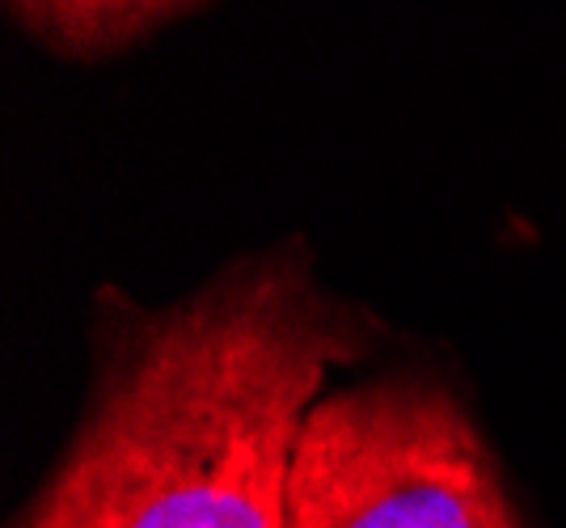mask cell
Segmentation results:
<instances>
[{"mask_svg": "<svg viewBox=\"0 0 566 528\" xmlns=\"http://www.w3.org/2000/svg\"><path fill=\"white\" fill-rule=\"evenodd\" d=\"M385 338L301 241L102 326L76 435L13 528H287V478L334 368Z\"/></svg>", "mask_w": 566, "mask_h": 528, "instance_id": "1", "label": "cell"}, {"mask_svg": "<svg viewBox=\"0 0 566 528\" xmlns=\"http://www.w3.org/2000/svg\"><path fill=\"white\" fill-rule=\"evenodd\" d=\"M287 528H524L449 381L389 368L331 384L301 423Z\"/></svg>", "mask_w": 566, "mask_h": 528, "instance_id": "2", "label": "cell"}, {"mask_svg": "<svg viewBox=\"0 0 566 528\" xmlns=\"http://www.w3.org/2000/svg\"><path fill=\"white\" fill-rule=\"evenodd\" d=\"M13 22L60 60L97 64L140 47L208 0H4Z\"/></svg>", "mask_w": 566, "mask_h": 528, "instance_id": "3", "label": "cell"}]
</instances>
